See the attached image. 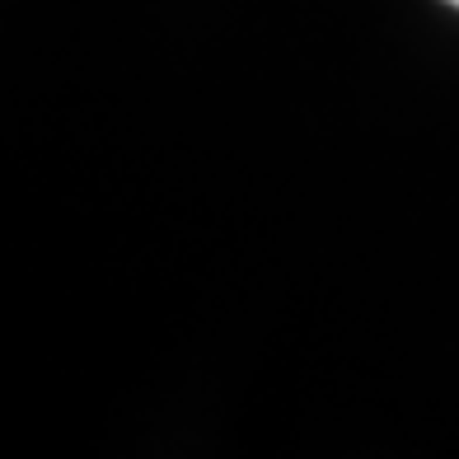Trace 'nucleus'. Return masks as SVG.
Wrapping results in <instances>:
<instances>
[{
  "label": "nucleus",
  "instance_id": "f257e3e1",
  "mask_svg": "<svg viewBox=\"0 0 459 459\" xmlns=\"http://www.w3.org/2000/svg\"><path fill=\"white\" fill-rule=\"evenodd\" d=\"M446 5H459V0H446Z\"/></svg>",
  "mask_w": 459,
  "mask_h": 459
}]
</instances>
